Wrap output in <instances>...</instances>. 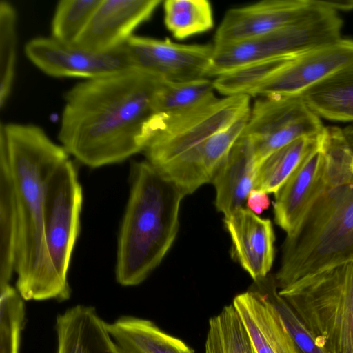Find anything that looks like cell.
Wrapping results in <instances>:
<instances>
[{
    "label": "cell",
    "instance_id": "484cf974",
    "mask_svg": "<svg viewBox=\"0 0 353 353\" xmlns=\"http://www.w3.org/2000/svg\"><path fill=\"white\" fill-rule=\"evenodd\" d=\"M213 80L202 78L187 81L159 79L153 99L154 114H174L190 110L212 96Z\"/></svg>",
    "mask_w": 353,
    "mask_h": 353
},
{
    "label": "cell",
    "instance_id": "30bf717a",
    "mask_svg": "<svg viewBox=\"0 0 353 353\" xmlns=\"http://www.w3.org/2000/svg\"><path fill=\"white\" fill-rule=\"evenodd\" d=\"M353 9V1L265 0L229 9L216 31L214 48L228 46L331 12Z\"/></svg>",
    "mask_w": 353,
    "mask_h": 353
},
{
    "label": "cell",
    "instance_id": "7c38bea8",
    "mask_svg": "<svg viewBox=\"0 0 353 353\" xmlns=\"http://www.w3.org/2000/svg\"><path fill=\"white\" fill-rule=\"evenodd\" d=\"M352 68L353 40L341 38L291 59L248 95L301 97L326 79Z\"/></svg>",
    "mask_w": 353,
    "mask_h": 353
},
{
    "label": "cell",
    "instance_id": "ba28073f",
    "mask_svg": "<svg viewBox=\"0 0 353 353\" xmlns=\"http://www.w3.org/2000/svg\"><path fill=\"white\" fill-rule=\"evenodd\" d=\"M343 20L331 12L274 32L214 48L210 77L266 59L296 57L341 37Z\"/></svg>",
    "mask_w": 353,
    "mask_h": 353
},
{
    "label": "cell",
    "instance_id": "44dd1931",
    "mask_svg": "<svg viewBox=\"0 0 353 353\" xmlns=\"http://www.w3.org/2000/svg\"><path fill=\"white\" fill-rule=\"evenodd\" d=\"M106 327L121 353H194L149 320L124 316L106 323Z\"/></svg>",
    "mask_w": 353,
    "mask_h": 353
},
{
    "label": "cell",
    "instance_id": "ac0fdd59",
    "mask_svg": "<svg viewBox=\"0 0 353 353\" xmlns=\"http://www.w3.org/2000/svg\"><path fill=\"white\" fill-rule=\"evenodd\" d=\"M257 169L252 142L241 137L212 181L216 190V208L224 216L247 208V199L254 189Z\"/></svg>",
    "mask_w": 353,
    "mask_h": 353
},
{
    "label": "cell",
    "instance_id": "277c9868",
    "mask_svg": "<svg viewBox=\"0 0 353 353\" xmlns=\"http://www.w3.org/2000/svg\"><path fill=\"white\" fill-rule=\"evenodd\" d=\"M353 261V176L334 183L286 235L274 275L279 290Z\"/></svg>",
    "mask_w": 353,
    "mask_h": 353
},
{
    "label": "cell",
    "instance_id": "cb8c5ba5",
    "mask_svg": "<svg viewBox=\"0 0 353 353\" xmlns=\"http://www.w3.org/2000/svg\"><path fill=\"white\" fill-rule=\"evenodd\" d=\"M321 135L296 139L265 158L258 166L254 189L275 194L317 146Z\"/></svg>",
    "mask_w": 353,
    "mask_h": 353
},
{
    "label": "cell",
    "instance_id": "4dcf8cb0",
    "mask_svg": "<svg viewBox=\"0 0 353 353\" xmlns=\"http://www.w3.org/2000/svg\"><path fill=\"white\" fill-rule=\"evenodd\" d=\"M10 285L0 290V353H19L24 305Z\"/></svg>",
    "mask_w": 353,
    "mask_h": 353
},
{
    "label": "cell",
    "instance_id": "4fadbf2b",
    "mask_svg": "<svg viewBox=\"0 0 353 353\" xmlns=\"http://www.w3.org/2000/svg\"><path fill=\"white\" fill-rule=\"evenodd\" d=\"M125 46L134 69L160 79L187 81L210 77L213 44H181L133 35Z\"/></svg>",
    "mask_w": 353,
    "mask_h": 353
},
{
    "label": "cell",
    "instance_id": "7a4b0ae2",
    "mask_svg": "<svg viewBox=\"0 0 353 353\" xmlns=\"http://www.w3.org/2000/svg\"><path fill=\"white\" fill-rule=\"evenodd\" d=\"M14 188L17 236L14 271L23 299L65 300L70 289L58 279L48 254L43 228L46 180L69 154L34 124L1 122Z\"/></svg>",
    "mask_w": 353,
    "mask_h": 353
},
{
    "label": "cell",
    "instance_id": "ffe728a7",
    "mask_svg": "<svg viewBox=\"0 0 353 353\" xmlns=\"http://www.w3.org/2000/svg\"><path fill=\"white\" fill-rule=\"evenodd\" d=\"M106 323L92 307L67 310L57 317V353H121Z\"/></svg>",
    "mask_w": 353,
    "mask_h": 353
},
{
    "label": "cell",
    "instance_id": "d6986e66",
    "mask_svg": "<svg viewBox=\"0 0 353 353\" xmlns=\"http://www.w3.org/2000/svg\"><path fill=\"white\" fill-rule=\"evenodd\" d=\"M256 353H297L279 315L258 292L248 290L234 298Z\"/></svg>",
    "mask_w": 353,
    "mask_h": 353
},
{
    "label": "cell",
    "instance_id": "f1b7e54d",
    "mask_svg": "<svg viewBox=\"0 0 353 353\" xmlns=\"http://www.w3.org/2000/svg\"><path fill=\"white\" fill-rule=\"evenodd\" d=\"M102 0H61L51 23L52 38L66 46H74L86 28Z\"/></svg>",
    "mask_w": 353,
    "mask_h": 353
},
{
    "label": "cell",
    "instance_id": "6da1fadb",
    "mask_svg": "<svg viewBox=\"0 0 353 353\" xmlns=\"http://www.w3.org/2000/svg\"><path fill=\"white\" fill-rule=\"evenodd\" d=\"M159 78L136 69L78 83L64 94L58 138L92 168L142 152Z\"/></svg>",
    "mask_w": 353,
    "mask_h": 353
},
{
    "label": "cell",
    "instance_id": "5b68a950",
    "mask_svg": "<svg viewBox=\"0 0 353 353\" xmlns=\"http://www.w3.org/2000/svg\"><path fill=\"white\" fill-rule=\"evenodd\" d=\"M326 353H353V261L279 290Z\"/></svg>",
    "mask_w": 353,
    "mask_h": 353
},
{
    "label": "cell",
    "instance_id": "9a60e30c",
    "mask_svg": "<svg viewBox=\"0 0 353 353\" xmlns=\"http://www.w3.org/2000/svg\"><path fill=\"white\" fill-rule=\"evenodd\" d=\"M249 113L250 111L157 170L175 183L185 196L192 194L205 183H212L216 172L241 138Z\"/></svg>",
    "mask_w": 353,
    "mask_h": 353
},
{
    "label": "cell",
    "instance_id": "52a82bcc",
    "mask_svg": "<svg viewBox=\"0 0 353 353\" xmlns=\"http://www.w3.org/2000/svg\"><path fill=\"white\" fill-rule=\"evenodd\" d=\"M246 94L217 98L174 114H154L143 130L142 152L158 169L225 128L250 110Z\"/></svg>",
    "mask_w": 353,
    "mask_h": 353
},
{
    "label": "cell",
    "instance_id": "8fae6325",
    "mask_svg": "<svg viewBox=\"0 0 353 353\" xmlns=\"http://www.w3.org/2000/svg\"><path fill=\"white\" fill-rule=\"evenodd\" d=\"M324 128L301 97H262L250 108L241 137L252 142L259 166L281 147L300 138L317 137Z\"/></svg>",
    "mask_w": 353,
    "mask_h": 353
},
{
    "label": "cell",
    "instance_id": "3957f363",
    "mask_svg": "<svg viewBox=\"0 0 353 353\" xmlns=\"http://www.w3.org/2000/svg\"><path fill=\"white\" fill-rule=\"evenodd\" d=\"M130 191L119 229L116 279L123 286L143 282L170 250L179 228L185 194L148 161H133Z\"/></svg>",
    "mask_w": 353,
    "mask_h": 353
},
{
    "label": "cell",
    "instance_id": "d4e9b609",
    "mask_svg": "<svg viewBox=\"0 0 353 353\" xmlns=\"http://www.w3.org/2000/svg\"><path fill=\"white\" fill-rule=\"evenodd\" d=\"M205 353H256L237 310L230 304L209 320Z\"/></svg>",
    "mask_w": 353,
    "mask_h": 353
},
{
    "label": "cell",
    "instance_id": "5bb4252c",
    "mask_svg": "<svg viewBox=\"0 0 353 353\" xmlns=\"http://www.w3.org/2000/svg\"><path fill=\"white\" fill-rule=\"evenodd\" d=\"M25 53L40 70L54 77L92 79L134 69L125 44L111 52H99L38 37L26 43Z\"/></svg>",
    "mask_w": 353,
    "mask_h": 353
},
{
    "label": "cell",
    "instance_id": "603a6c76",
    "mask_svg": "<svg viewBox=\"0 0 353 353\" xmlns=\"http://www.w3.org/2000/svg\"><path fill=\"white\" fill-rule=\"evenodd\" d=\"M301 98L320 118L353 121V68L326 79Z\"/></svg>",
    "mask_w": 353,
    "mask_h": 353
},
{
    "label": "cell",
    "instance_id": "83f0119b",
    "mask_svg": "<svg viewBox=\"0 0 353 353\" xmlns=\"http://www.w3.org/2000/svg\"><path fill=\"white\" fill-rule=\"evenodd\" d=\"M251 288L261 294L275 309L291 337L297 353H326L286 301L279 294L274 275L254 281Z\"/></svg>",
    "mask_w": 353,
    "mask_h": 353
},
{
    "label": "cell",
    "instance_id": "d6a6232c",
    "mask_svg": "<svg viewBox=\"0 0 353 353\" xmlns=\"http://www.w3.org/2000/svg\"><path fill=\"white\" fill-rule=\"evenodd\" d=\"M352 134H353V130H352ZM350 169H351V172L353 174V157H352V161H351V163H350Z\"/></svg>",
    "mask_w": 353,
    "mask_h": 353
},
{
    "label": "cell",
    "instance_id": "2e32d148",
    "mask_svg": "<svg viewBox=\"0 0 353 353\" xmlns=\"http://www.w3.org/2000/svg\"><path fill=\"white\" fill-rule=\"evenodd\" d=\"M161 0H102L74 46L108 52L123 46L150 19Z\"/></svg>",
    "mask_w": 353,
    "mask_h": 353
},
{
    "label": "cell",
    "instance_id": "4316f807",
    "mask_svg": "<svg viewBox=\"0 0 353 353\" xmlns=\"http://www.w3.org/2000/svg\"><path fill=\"white\" fill-rule=\"evenodd\" d=\"M163 10L166 28L179 39L209 31L214 27L212 6L207 0H166Z\"/></svg>",
    "mask_w": 353,
    "mask_h": 353
},
{
    "label": "cell",
    "instance_id": "e0dca14e",
    "mask_svg": "<svg viewBox=\"0 0 353 353\" xmlns=\"http://www.w3.org/2000/svg\"><path fill=\"white\" fill-rule=\"evenodd\" d=\"M224 223L234 259L254 281L266 276L274 258L275 236L271 221L244 208L224 216Z\"/></svg>",
    "mask_w": 353,
    "mask_h": 353
},
{
    "label": "cell",
    "instance_id": "7402d4cb",
    "mask_svg": "<svg viewBox=\"0 0 353 353\" xmlns=\"http://www.w3.org/2000/svg\"><path fill=\"white\" fill-rule=\"evenodd\" d=\"M17 204L5 138L0 132V290L9 285L15 267Z\"/></svg>",
    "mask_w": 353,
    "mask_h": 353
},
{
    "label": "cell",
    "instance_id": "f546056e",
    "mask_svg": "<svg viewBox=\"0 0 353 353\" xmlns=\"http://www.w3.org/2000/svg\"><path fill=\"white\" fill-rule=\"evenodd\" d=\"M17 16L8 1H0V108L6 105L10 94L17 59Z\"/></svg>",
    "mask_w": 353,
    "mask_h": 353
},
{
    "label": "cell",
    "instance_id": "9c48e42d",
    "mask_svg": "<svg viewBox=\"0 0 353 353\" xmlns=\"http://www.w3.org/2000/svg\"><path fill=\"white\" fill-rule=\"evenodd\" d=\"M83 191L75 165L68 159L48 175L45 189L43 228L54 272L70 288L68 272L80 230Z\"/></svg>",
    "mask_w": 353,
    "mask_h": 353
},
{
    "label": "cell",
    "instance_id": "8992f818",
    "mask_svg": "<svg viewBox=\"0 0 353 353\" xmlns=\"http://www.w3.org/2000/svg\"><path fill=\"white\" fill-rule=\"evenodd\" d=\"M352 157L353 148L342 130L325 127L317 146L275 193L274 221L287 234L295 230L323 192L353 176Z\"/></svg>",
    "mask_w": 353,
    "mask_h": 353
},
{
    "label": "cell",
    "instance_id": "1f68e13d",
    "mask_svg": "<svg viewBox=\"0 0 353 353\" xmlns=\"http://www.w3.org/2000/svg\"><path fill=\"white\" fill-rule=\"evenodd\" d=\"M270 206L268 194L257 190H252L250 192L246 207L256 214H259Z\"/></svg>",
    "mask_w": 353,
    "mask_h": 353
}]
</instances>
